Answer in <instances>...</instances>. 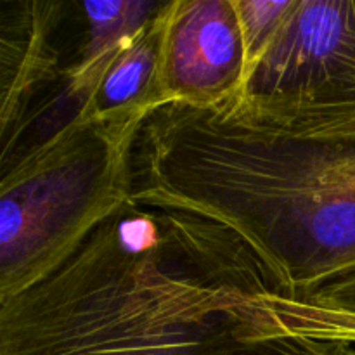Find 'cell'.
<instances>
[{
    "label": "cell",
    "mask_w": 355,
    "mask_h": 355,
    "mask_svg": "<svg viewBox=\"0 0 355 355\" xmlns=\"http://www.w3.org/2000/svg\"><path fill=\"white\" fill-rule=\"evenodd\" d=\"M257 307L284 336L355 345V262Z\"/></svg>",
    "instance_id": "7"
},
{
    "label": "cell",
    "mask_w": 355,
    "mask_h": 355,
    "mask_svg": "<svg viewBox=\"0 0 355 355\" xmlns=\"http://www.w3.org/2000/svg\"><path fill=\"white\" fill-rule=\"evenodd\" d=\"M130 201L257 305L355 262V137L257 127L222 104L165 101L130 153Z\"/></svg>",
    "instance_id": "1"
},
{
    "label": "cell",
    "mask_w": 355,
    "mask_h": 355,
    "mask_svg": "<svg viewBox=\"0 0 355 355\" xmlns=\"http://www.w3.org/2000/svg\"><path fill=\"white\" fill-rule=\"evenodd\" d=\"M170 0L146 30L128 45L104 75L89 110L82 116L96 118L121 111L153 110L163 103L158 85L163 24Z\"/></svg>",
    "instance_id": "8"
},
{
    "label": "cell",
    "mask_w": 355,
    "mask_h": 355,
    "mask_svg": "<svg viewBox=\"0 0 355 355\" xmlns=\"http://www.w3.org/2000/svg\"><path fill=\"white\" fill-rule=\"evenodd\" d=\"M232 3L241 24L250 68L286 19L293 0H232Z\"/></svg>",
    "instance_id": "9"
},
{
    "label": "cell",
    "mask_w": 355,
    "mask_h": 355,
    "mask_svg": "<svg viewBox=\"0 0 355 355\" xmlns=\"http://www.w3.org/2000/svg\"><path fill=\"white\" fill-rule=\"evenodd\" d=\"M187 245L128 201L62 262L0 300V355H307Z\"/></svg>",
    "instance_id": "2"
},
{
    "label": "cell",
    "mask_w": 355,
    "mask_h": 355,
    "mask_svg": "<svg viewBox=\"0 0 355 355\" xmlns=\"http://www.w3.org/2000/svg\"><path fill=\"white\" fill-rule=\"evenodd\" d=\"M148 113L80 116L0 165V300L51 272L130 201V153Z\"/></svg>",
    "instance_id": "3"
},
{
    "label": "cell",
    "mask_w": 355,
    "mask_h": 355,
    "mask_svg": "<svg viewBox=\"0 0 355 355\" xmlns=\"http://www.w3.org/2000/svg\"><path fill=\"white\" fill-rule=\"evenodd\" d=\"M218 104L284 134L355 137V0H293L241 89Z\"/></svg>",
    "instance_id": "4"
},
{
    "label": "cell",
    "mask_w": 355,
    "mask_h": 355,
    "mask_svg": "<svg viewBox=\"0 0 355 355\" xmlns=\"http://www.w3.org/2000/svg\"><path fill=\"white\" fill-rule=\"evenodd\" d=\"M248 69L232 0H170L158 85L165 101L214 106L236 96Z\"/></svg>",
    "instance_id": "5"
},
{
    "label": "cell",
    "mask_w": 355,
    "mask_h": 355,
    "mask_svg": "<svg viewBox=\"0 0 355 355\" xmlns=\"http://www.w3.org/2000/svg\"><path fill=\"white\" fill-rule=\"evenodd\" d=\"M307 355H355V347L342 342H319L312 340Z\"/></svg>",
    "instance_id": "10"
},
{
    "label": "cell",
    "mask_w": 355,
    "mask_h": 355,
    "mask_svg": "<svg viewBox=\"0 0 355 355\" xmlns=\"http://www.w3.org/2000/svg\"><path fill=\"white\" fill-rule=\"evenodd\" d=\"M66 0H0V139L9 142L64 68Z\"/></svg>",
    "instance_id": "6"
}]
</instances>
